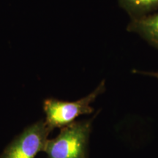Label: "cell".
I'll list each match as a JSON object with an SVG mask.
<instances>
[{"mask_svg": "<svg viewBox=\"0 0 158 158\" xmlns=\"http://www.w3.org/2000/svg\"><path fill=\"white\" fill-rule=\"evenodd\" d=\"M93 118L74 122L62 127L56 138L48 140V158H88V144Z\"/></svg>", "mask_w": 158, "mask_h": 158, "instance_id": "1", "label": "cell"}, {"mask_svg": "<svg viewBox=\"0 0 158 158\" xmlns=\"http://www.w3.org/2000/svg\"><path fill=\"white\" fill-rule=\"evenodd\" d=\"M105 90V81H102L93 92L76 101H62L55 98L45 100L43 110L47 127L52 132L55 128H62L73 123L78 116L92 114L94 109L90 105Z\"/></svg>", "mask_w": 158, "mask_h": 158, "instance_id": "2", "label": "cell"}, {"mask_svg": "<svg viewBox=\"0 0 158 158\" xmlns=\"http://www.w3.org/2000/svg\"><path fill=\"white\" fill-rule=\"evenodd\" d=\"M51 133L44 120L27 127L5 148L0 158H35L44 152Z\"/></svg>", "mask_w": 158, "mask_h": 158, "instance_id": "3", "label": "cell"}, {"mask_svg": "<svg viewBox=\"0 0 158 158\" xmlns=\"http://www.w3.org/2000/svg\"><path fill=\"white\" fill-rule=\"evenodd\" d=\"M127 29L130 32L139 35L158 50V12L143 17L131 19Z\"/></svg>", "mask_w": 158, "mask_h": 158, "instance_id": "4", "label": "cell"}, {"mask_svg": "<svg viewBox=\"0 0 158 158\" xmlns=\"http://www.w3.org/2000/svg\"><path fill=\"white\" fill-rule=\"evenodd\" d=\"M118 2L131 19L145 16L158 10V0H118Z\"/></svg>", "mask_w": 158, "mask_h": 158, "instance_id": "5", "label": "cell"}, {"mask_svg": "<svg viewBox=\"0 0 158 158\" xmlns=\"http://www.w3.org/2000/svg\"><path fill=\"white\" fill-rule=\"evenodd\" d=\"M133 73H134L142 74V75H145V76L155 77V78L158 79V72H147V71H141V70H134Z\"/></svg>", "mask_w": 158, "mask_h": 158, "instance_id": "6", "label": "cell"}]
</instances>
